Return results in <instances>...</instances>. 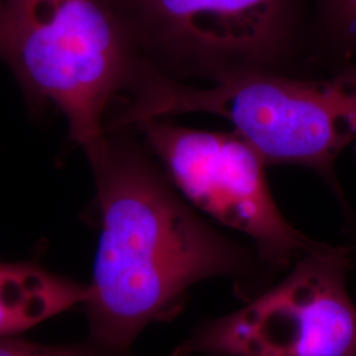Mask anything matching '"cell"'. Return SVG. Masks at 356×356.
<instances>
[{
  "label": "cell",
  "mask_w": 356,
  "mask_h": 356,
  "mask_svg": "<svg viewBox=\"0 0 356 356\" xmlns=\"http://www.w3.org/2000/svg\"><path fill=\"white\" fill-rule=\"evenodd\" d=\"M189 204L250 241L272 272L288 270L323 243L282 216L268 185L267 164L236 131H207L153 118L132 126Z\"/></svg>",
  "instance_id": "obj_5"
},
{
  "label": "cell",
  "mask_w": 356,
  "mask_h": 356,
  "mask_svg": "<svg viewBox=\"0 0 356 356\" xmlns=\"http://www.w3.org/2000/svg\"><path fill=\"white\" fill-rule=\"evenodd\" d=\"M56 356H103L97 355V354H91L86 351H79V350H70V348H60L57 355ZM116 356V355H111Z\"/></svg>",
  "instance_id": "obj_10"
},
{
  "label": "cell",
  "mask_w": 356,
  "mask_h": 356,
  "mask_svg": "<svg viewBox=\"0 0 356 356\" xmlns=\"http://www.w3.org/2000/svg\"><path fill=\"white\" fill-rule=\"evenodd\" d=\"M58 347L31 343L11 337L0 338V356H56Z\"/></svg>",
  "instance_id": "obj_9"
},
{
  "label": "cell",
  "mask_w": 356,
  "mask_h": 356,
  "mask_svg": "<svg viewBox=\"0 0 356 356\" xmlns=\"http://www.w3.org/2000/svg\"><path fill=\"white\" fill-rule=\"evenodd\" d=\"M354 248L323 243L301 256L280 282L200 326L173 356H356Z\"/></svg>",
  "instance_id": "obj_6"
},
{
  "label": "cell",
  "mask_w": 356,
  "mask_h": 356,
  "mask_svg": "<svg viewBox=\"0 0 356 356\" xmlns=\"http://www.w3.org/2000/svg\"><path fill=\"white\" fill-rule=\"evenodd\" d=\"M209 114L223 118L269 165L316 172L348 207L335 175L341 153L356 141V64L323 76L254 74L193 85L145 72L114 115L116 127L153 118Z\"/></svg>",
  "instance_id": "obj_2"
},
{
  "label": "cell",
  "mask_w": 356,
  "mask_h": 356,
  "mask_svg": "<svg viewBox=\"0 0 356 356\" xmlns=\"http://www.w3.org/2000/svg\"><path fill=\"white\" fill-rule=\"evenodd\" d=\"M144 67L193 85L307 74V0H108Z\"/></svg>",
  "instance_id": "obj_4"
},
{
  "label": "cell",
  "mask_w": 356,
  "mask_h": 356,
  "mask_svg": "<svg viewBox=\"0 0 356 356\" xmlns=\"http://www.w3.org/2000/svg\"><path fill=\"white\" fill-rule=\"evenodd\" d=\"M0 63L32 111H57L88 151L136 88L143 63L108 0H0Z\"/></svg>",
  "instance_id": "obj_3"
},
{
  "label": "cell",
  "mask_w": 356,
  "mask_h": 356,
  "mask_svg": "<svg viewBox=\"0 0 356 356\" xmlns=\"http://www.w3.org/2000/svg\"><path fill=\"white\" fill-rule=\"evenodd\" d=\"M88 300V285L35 263H0V338L11 337Z\"/></svg>",
  "instance_id": "obj_7"
},
{
  "label": "cell",
  "mask_w": 356,
  "mask_h": 356,
  "mask_svg": "<svg viewBox=\"0 0 356 356\" xmlns=\"http://www.w3.org/2000/svg\"><path fill=\"white\" fill-rule=\"evenodd\" d=\"M85 154L101 235L83 306L92 339L107 353H126L148 325L173 318L197 282L266 267L251 244L198 214L135 128L106 129Z\"/></svg>",
  "instance_id": "obj_1"
},
{
  "label": "cell",
  "mask_w": 356,
  "mask_h": 356,
  "mask_svg": "<svg viewBox=\"0 0 356 356\" xmlns=\"http://www.w3.org/2000/svg\"><path fill=\"white\" fill-rule=\"evenodd\" d=\"M314 64H356V0H307Z\"/></svg>",
  "instance_id": "obj_8"
}]
</instances>
